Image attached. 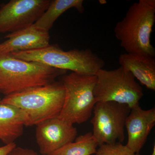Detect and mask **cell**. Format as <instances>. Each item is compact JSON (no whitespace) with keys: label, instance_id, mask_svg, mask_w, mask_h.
<instances>
[{"label":"cell","instance_id":"obj_1","mask_svg":"<svg viewBox=\"0 0 155 155\" xmlns=\"http://www.w3.org/2000/svg\"><path fill=\"white\" fill-rule=\"evenodd\" d=\"M155 22V0H139L130 6L114 28L115 37L126 53L155 57L151 35Z\"/></svg>","mask_w":155,"mask_h":155},{"label":"cell","instance_id":"obj_2","mask_svg":"<svg viewBox=\"0 0 155 155\" xmlns=\"http://www.w3.org/2000/svg\"><path fill=\"white\" fill-rule=\"evenodd\" d=\"M65 91L61 81L27 89L5 96L0 103L15 106L25 114V126H36L60 115L64 105Z\"/></svg>","mask_w":155,"mask_h":155},{"label":"cell","instance_id":"obj_3","mask_svg":"<svg viewBox=\"0 0 155 155\" xmlns=\"http://www.w3.org/2000/svg\"><path fill=\"white\" fill-rule=\"evenodd\" d=\"M66 72L36 62L23 61L10 54H0V93L5 96L47 85Z\"/></svg>","mask_w":155,"mask_h":155},{"label":"cell","instance_id":"obj_4","mask_svg":"<svg viewBox=\"0 0 155 155\" xmlns=\"http://www.w3.org/2000/svg\"><path fill=\"white\" fill-rule=\"evenodd\" d=\"M10 54L14 58L36 62L48 67L85 75H95L105 65L104 61L91 50L65 51L56 45L28 51L15 52Z\"/></svg>","mask_w":155,"mask_h":155},{"label":"cell","instance_id":"obj_5","mask_svg":"<svg viewBox=\"0 0 155 155\" xmlns=\"http://www.w3.org/2000/svg\"><path fill=\"white\" fill-rule=\"evenodd\" d=\"M65 89L64 105L59 116L71 124H82L91 117L97 101L94 94L96 75L72 72L61 78Z\"/></svg>","mask_w":155,"mask_h":155},{"label":"cell","instance_id":"obj_6","mask_svg":"<svg viewBox=\"0 0 155 155\" xmlns=\"http://www.w3.org/2000/svg\"><path fill=\"white\" fill-rule=\"evenodd\" d=\"M95 75L94 94L97 102H115L127 105L130 109L139 105L143 91L126 69L122 67L113 70L102 69Z\"/></svg>","mask_w":155,"mask_h":155},{"label":"cell","instance_id":"obj_7","mask_svg":"<svg viewBox=\"0 0 155 155\" xmlns=\"http://www.w3.org/2000/svg\"><path fill=\"white\" fill-rule=\"evenodd\" d=\"M130 111L127 105L115 102L96 104L91 120L92 133L99 146L124 141L125 121Z\"/></svg>","mask_w":155,"mask_h":155},{"label":"cell","instance_id":"obj_8","mask_svg":"<svg viewBox=\"0 0 155 155\" xmlns=\"http://www.w3.org/2000/svg\"><path fill=\"white\" fill-rule=\"evenodd\" d=\"M50 0H11L0 6V33L16 32L33 25Z\"/></svg>","mask_w":155,"mask_h":155},{"label":"cell","instance_id":"obj_9","mask_svg":"<svg viewBox=\"0 0 155 155\" xmlns=\"http://www.w3.org/2000/svg\"><path fill=\"white\" fill-rule=\"evenodd\" d=\"M35 138L43 155H49L74 141L77 130L73 124L59 116L47 119L36 125Z\"/></svg>","mask_w":155,"mask_h":155},{"label":"cell","instance_id":"obj_10","mask_svg":"<svg viewBox=\"0 0 155 155\" xmlns=\"http://www.w3.org/2000/svg\"><path fill=\"white\" fill-rule=\"evenodd\" d=\"M155 125V108L144 110L138 105L130 109L125 122L127 133L126 146L139 153Z\"/></svg>","mask_w":155,"mask_h":155},{"label":"cell","instance_id":"obj_11","mask_svg":"<svg viewBox=\"0 0 155 155\" xmlns=\"http://www.w3.org/2000/svg\"><path fill=\"white\" fill-rule=\"evenodd\" d=\"M5 38L7 40L0 44V54L38 49L50 45L49 32L39 30L33 25L9 33Z\"/></svg>","mask_w":155,"mask_h":155},{"label":"cell","instance_id":"obj_12","mask_svg":"<svg viewBox=\"0 0 155 155\" xmlns=\"http://www.w3.org/2000/svg\"><path fill=\"white\" fill-rule=\"evenodd\" d=\"M119 64L130 72L142 85L155 91V57L142 53H126L120 55Z\"/></svg>","mask_w":155,"mask_h":155},{"label":"cell","instance_id":"obj_13","mask_svg":"<svg viewBox=\"0 0 155 155\" xmlns=\"http://www.w3.org/2000/svg\"><path fill=\"white\" fill-rule=\"evenodd\" d=\"M26 117L15 106L0 103V140L5 145L13 143L22 135Z\"/></svg>","mask_w":155,"mask_h":155},{"label":"cell","instance_id":"obj_14","mask_svg":"<svg viewBox=\"0 0 155 155\" xmlns=\"http://www.w3.org/2000/svg\"><path fill=\"white\" fill-rule=\"evenodd\" d=\"M83 0H53L47 9L34 24L35 28L49 32L57 19L65 11L74 8L80 13L84 11Z\"/></svg>","mask_w":155,"mask_h":155},{"label":"cell","instance_id":"obj_15","mask_svg":"<svg viewBox=\"0 0 155 155\" xmlns=\"http://www.w3.org/2000/svg\"><path fill=\"white\" fill-rule=\"evenodd\" d=\"M98 146L92 133L89 132L49 155H91L96 153Z\"/></svg>","mask_w":155,"mask_h":155},{"label":"cell","instance_id":"obj_16","mask_svg":"<svg viewBox=\"0 0 155 155\" xmlns=\"http://www.w3.org/2000/svg\"><path fill=\"white\" fill-rule=\"evenodd\" d=\"M97 150L96 155H140L132 151L122 143L103 144Z\"/></svg>","mask_w":155,"mask_h":155},{"label":"cell","instance_id":"obj_17","mask_svg":"<svg viewBox=\"0 0 155 155\" xmlns=\"http://www.w3.org/2000/svg\"><path fill=\"white\" fill-rule=\"evenodd\" d=\"M8 155H38L33 150L16 147Z\"/></svg>","mask_w":155,"mask_h":155},{"label":"cell","instance_id":"obj_18","mask_svg":"<svg viewBox=\"0 0 155 155\" xmlns=\"http://www.w3.org/2000/svg\"><path fill=\"white\" fill-rule=\"evenodd\" d=\"M17 146L15 143H13L0 147V155H8Z\"/></svg>","mask_w":155,"mask_h":155},{"label":"cell","instance_id":"obj_19","mask_svg":"<svg viewBox=\"0 0 155 155\" xmlns=\"http://www.w3.org/2000/svg\"><path fill=\"white\" fill-rule=\"evenodd\" d=\"M151 155H155V144H154L153 147L152 153Z\"/></svg>","mask_w":155,"mask_h":155},{"label":"cell","instance_id":"obj_20","mask_svg":"<svg viewBox=\"0 0 155 155\" xmlns=\"http://www.w3.org/2000/svg\"><path fill=\"white\" fill-rule=\"evenodd\" d=\"M1 100H2V99H1V97H0V101H1Z\"/></svg>","mask_w":155,"mask_h":155}]
</instances>
